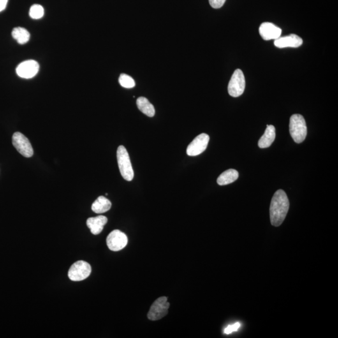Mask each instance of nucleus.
<instances>
[{"label":"nucleus","instance_id":"nucleus-4","mask_svg":"<svg viewBox=\"0 0 338 338\" xmlns=\"http://www.w3.org/2000/svg\"><path fill=\"white\" fill-rule=\"evenodd\" d=\"M91 272V266L89 263L84 261H78L71 265L68 275L71 281H81L89 277Z\"/></svg>","mask_w":338,"mask_h":338},{"label":"nucleus","instance_id":"nucleus-16","mask_svg":"<svg viewBox=\"0 0 338 338\" xmlns=\"http://www.w3.org/2000/svg\"><path fill=\"white\" fill-rule=\"evenodd\" d=\"M239 177V173L235 169H228L222 173L217 180V184L220 186H226L235 182Z\"/></svg>","mask_w":338,"mask_h":338},{"label":"nucleus","instance_id":"nucleus-19","mask_svg":"<svg viewBox=\"0 0 338 338\" xmlns=\"http://www.w3.org/2000/svg\"><path fill=\"white\" fill-rule=\"evenodd\" d=\"M119 82L120 85L126 89H132L135 86V80L127 74H121L119 76Z\"/></svg>","mask_w":338,"mask_h":338},{"label":"nucleus","instance_id":"nucleus-5","mask_svg":"<svg viewBox=\"0 0 338 338\" xmlns=\"http://www.w3.org/2000/svg\"><path fill=\"white\" fill-rule=\"evenodd\" d=\"M170 307V303L168 302V298L166 296L157 299L153 303L148 312V318L151 321H157L166 316L168 313V310Z\"/></svg>","mask_w":338,"mask_h":338},{"label":"nucleus","instance_id":"nucleus-12","mask_svg":"<svg viewBox=\"0 0 338 338\" xmlns=\"http://www.w3.org/2000/svg\"><path fill=\"white\" fill-rule=\"evenodd\" d=\"M303 39L295 34L290 35L279 37L274 41L275 47L279 48L287 47L298 48L303 45Z\"/></svg>","mask_w":338,"mask_h":338},{"label":"nucleus","instance_id":"nucleus-15","mask_svg":"<svg viewBox=\"0 0 338 338\" xmlns=\"http://www.w3.org/2000/svg\"><path fill=\"white\" fill-rule=\"evenodd\" d=\"M112 203L104 196H100L92 205V209L97 214H102L110 209Z\"/></svg>","mask_w":338,"mask_h":338},{"label":"nucleus","instance_id":"nucleus-14","mask_svg":"<svg viewBox=\"0 0 338 338\" xmlns=\"http://www.w3.org/2000/svg\"><path fill=\"white\" fill-rule=\"evenodd\" d=\"M275 138V129L273 126L268 125L265 133L259 139L258 146L261 149L270 147L274 142Z\"/></svg>","mask_w":338,"mask_h":338},{"label":"nucleus","instance_id":"nucleus-22","mask_svg":"<svg viewBox=\"0 0 338 338\" xmlns=\"http://www.w3.org/2000/svg\"><path fill=\"white\" fill-rule=\"evenodd\" d=\"M210 6L213 8L218 9L224 5L226 0H209Z\"/></svg>","mask_w":338,"mask_h":338},{"label":"nucleus","instance_id":"nucleus-2","mask_svg":"<svg viewBox=\"0 0 338 338\" xmlns=\"http://www.w3.org/2000/svg\"><path fill=\"white\" fill-rule=\"evenodd\" d=\"M289 132L296 143H300L304 140L307 135V127L303 115H292L289 123Z\"/></svg>","mask_w":338,"mask_h":338},{"label":"nucleus","instance_id":"nucleus-6","mask_svg":"<svg viewBox=\"0 0 338 338\" xmlns=\"http://www.w3.org/2000/svg\"><path fill=\"white\" fill-rule=\"evenodd\" d=\"M245 80L242 71L237 69L234 72L228 85V92L231 96L238 97L244 93Z\"/></svg>","mask_w":338,"mask_h":338},{"label":"nucleus","instance_id":"nucleus-23","mask_svg":"<svg viewBox=\"0 0 338 338\" xmlns=\"http://www.w3.org/2000/svg\"><path fill=\"white\" fill-rule=\"evenodd\" d=\"M8 0H0V12L3 11L6 8Z\"/></svg>","mask_w":338,"mask_h":338},{"label":"nucleus","instance_id":"nucleus-17","mask_svg":"<svg viewBox=\"0 0 338 338\" xmlns=\"http://www.w3.org/2000/svg\"><path fill=\"white\" fill-rule=\"evenodd\" d=\"M136 105L139 110L149 117H154L156 110L154 105L145 97H141L136 100Z\"/></svg>","mask_w":338,"mask_h":338},{"label":"nucleus","instance_id":"nucleus-9","mask_svg":"<svg viewBox=\"0 0 338 338\" xmlns=\"http://www.w3.org/2000/svg\"><path fill=\"white\" fill-rule=\"evenodd\" d=\"M209 139V136L204 133L196 136L187 147V154L189 156H197L202 154L207 149Z\"/></svg>","mask_w":338,"mask_h":338},{"label":"nucleus","instance_id":"nucleus-10","mask_svg":"<svg viewBox=\"0 0 338 338\" xmlns=\"http://www.w3.org/2000/svg\"><path fill=\"white\" fill-rule=\"evenodd\" d=\"M39 69H40V66L38 62L33 60H29L18 65L16 71L20 77L30 79L36 75Z\"/></svg>","mask_w":338,"mask_h":338},{"label":"nucleus","instance_id":"nucleus-20","mask_svg":"<svg viewBox=\"0 0 338 338\" xmlns=\"http://www.w3.org/2000/svg\"><path fill=\"white\" fill-rule=\"evenodd\" d=\"M30 17L34 20L40 19L44 15V8L40 4H34L30 10Z\"/></svg>","mask_w":338,"mask_h":338},{"label":"nucleus","instance_id":"nucleus-13","mask_svg":"<svg viewBox=\"0 0 338 338\" xmlns=\"http://www.w3.org/2000/svg\"><path fill=\"white\" fill-rule=\"evenodd\" d=\"M108 219L105 216H99L90 217L87 219V225L94 235H98L103 231L104 226L107 223Z\"/></svg>","mask_w":338,"mask_h":338},{"label":"nucleus","instance_id":"nucleus-18","mask_svg":"<svg viewBox=\"0 0 338 338\" xmlns=\"http://www.w3.org/2000/svg\"><path fill=\"white\" fill-rule=\"evenodd\" d=\"M11 35L21 45L27 43L30 38V34L29 31L22 27L15 28L13 30Z\"/></svg>","mask_w":338,"mask_h":338},{"label":"nucleus","instance_id":"nucleus-21","mask_svg":"<svg viewBox=\"0 0 338 338\" xmlns=\"http://www.w3.org/2000/svg\"><path fill=\"white\" fill-rule=\"evenodd\" d=\"M240 323H236L232 325H229L224 330V333L226 335L231 334L234 332H236L240 327Z\"/></svg>","mask_w":338,"mask_h":338},{"label":"nucleus","instance_id":"nucleus-8","mask_svg":"<svg viewBox=\"0 0 338 338\" xmlns=\"http://www.w3.org/2000/svg\"><path fill=\"white\" fill-rule=\"evenodd\" d=\"M128 238L126 234L119 230L112 231L106 238V244L111 251H119L126 247Z\"/></svg>","mask_w":338,"mask_h":338},{"label":"nucleus","instance_id":"nucleus-3","mask_svg":"<svg viewBox=\"0 0 338 338\" xmlns=\"http://www.w3.org/2000/svg\"><path fill=\"white\" fill-rule=\"evenodd\" d=\"M117 157L122 177L127 181H131L134 177V172L129 153L124 146L120 145L118 147Z\"/></svg>","mask_w":338,"mask_h":338},{"label":"nucleus","instance_id":"nucleus-11","mask_svg":"<svg viewBox=\"0 0 338 338\" xmlns=\"http://www.w3.org/2000/svg\"><path fill=\"white\" fill-rule=\"evenodd\" d=\"M281 33L282 30L272 23H263L259 27V34L265 40H276Z\"/></svg>","mask_w":338,"mask_h":338},{"label":"nucleus","instance_id":"nucleus-1","mask_svg":"<svg viewBox=\"0 0 338 338\" xmlns=\"http://www.w3.org/2000/svg\"><path fill=\"white\" fill-rule=\"evenodd\" d=\"M289 209V201L285 192L279 189L272 197L270 205V219L273 226H281Z\"/></svg>","mask_w":338,"mask_h":338},{"label":"nucleus","instance_id":"nucleus-7","mask_svg":"<svg viewBox=\"0 0 338 338\" xmlns=\"http://www.w3.org/2000/svg\"><path fill=\"white\" fill-rule=\"evenodd\" d=\"M12 143L14 147L21 155L25 157H31L34 155L33 147L30 140L24 134L15 133L12 137Z\"/></svg>","mask_w":338,"mask_h":338}]
</instances>
